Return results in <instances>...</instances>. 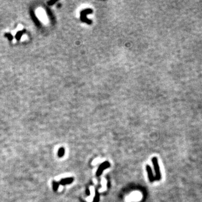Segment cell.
I'll return each mask as SVG.
<instances>
[{"mask_svg": "<svg viewBox=\"0 0 202 202\" xmlns=\"http://www.w3.org/2000/svg\"><path fill=\"white\" fill-rule=\"evenodd\" d=\"M152 163L153 164L154 169H155V180L159 181L161 179V172H160L159 164H158V158H157L156 157H153V158H152Z\"/></svg>", "mask_w": 202, "mask_h": 202, "instance_id": "1", "label": "cell"}, {"mask_svg": "<svg viewBox=\"0 0 202 202\" xmlns=\"http://www.w3.org/2000/svg\"><path fill=\"white\" fill-rule=\"evenodd\" d=\"M36 15L39 20L43 23H46L47 21V17L46 15V12L42 8H38L35 11Z\"/></svg>", "mask_w": 202, "mask_h": 202, "instance_id": "2", "label": "cell"}, {"mask_svg": "<svg viewBox=\"0 0 202 202\" xmlns=\"http://www.w3.org/2000/svg\"><path fill=\"white\" fill-rule=\"evenodd\" d=\"M110 164L108 161H106L102 163L99 166V167L98 170H97V171L96 175L97 177H99V176L101 175V173H102L103 170H104L105 169L110 167Z\"/></svg>", "mask_w": 202, "mask_h": 202, "instance_id": "3", "label": "cell"}, {"mask_svg": "<svg viewBox=\"0 0 202 202\" xmlns=\"http://www.w3.org/2000/svg\"><path fill=\"white\" fill-rule=\"evenodd\" d=\"M146 171H147V173H148V177H149V181H150V182H153L154 181H155V178L153 176V173L152 168L150 167V166H149V165H146Z\"/></svg>", "mask_w": 202, "mask_h": 202, "instance_id": "4", "label": "cell"}, {"mask_svg": "<svg viewBox=\"0 0 202 202\" xmlns=\"http://www.w3.org/2000/svg\"><path fill=\"white\" fill-rule=\"evenodd\" d=\"M74 179L73 178L70 177V178H66V179H64L61 180L60 181V184L62 185H66V184H69L73 182Z\"/></svg>", "mask_w": 202, "mask_h": 202, "instance_id": "5", "label": "cell"}, {"mask_svg": "<svg viewBox=\"0 0 202 202\" xmlns=\"http://www.w3.org/2000/svg\"><path fill=\"white\" fill-rule=\"evenodd\" d=\"M64 154H65V149L64 148H61L58 151V155L60 157L64 156Z\"/></svg>", "mask_w": 202, "mask_h": 202, "instance_id": "6", "label": "cell"}, {"mask_svg": "<svg viewBox=\"0 0 202 202\" xmlns=\"http://www.w3.org/2000/svg\"><path fill=\"white\" fill-rule=\"evenodd\" d=\"M99 193L96 191H95V197H94L93 202H98L99 201Z\"/></svg>", "mask_w": 202, "mask_h": 202, "instance_id": "7", "label": "cell"}, {"mask_svg": "<svg viewBox=\"0 0 202 202\" xmlns=\"http://www.w3.org/2000/svg\"><path fill=\"white\" fill-rule=\"evenodd\" d=\"M53 189L55 190H57V189L58 188V186H59V185H58V184L56 182H54L53 184Z\"/></svg>", "mask_w": 202, "mask_h": 202, "instance_id": "8", "label": "cell"}, {"mask_svg": "<svg viewBox=\"0 0 202 202\" xmlns=\"http://www.w3.org/2000/svg\"><path fill=\"white\" fill-rule=\"evenodd\" d=\"M85 193H86V194H87L88 195H89L90 194V190L88 188H87L86 189V190H85Z\"/></svg>", "mask_w": 202, "mask_h": 202, "instance_id": "9", "label": "cell"}, {"mask_svg": "<svg viewBox=\"0 0 202 202\" xmlns=\"http://www.w3.org/2000/svg\"><path fill=\"white\" fill-rule=\"evenodd\" d=\"M27 39L26 35H24L23 36V37H22V40H25V39Z\"/></svg>", "mask_w": 202, "mask_h": 202, "instance_id": "10", "label": "cell"}]
</instances>
